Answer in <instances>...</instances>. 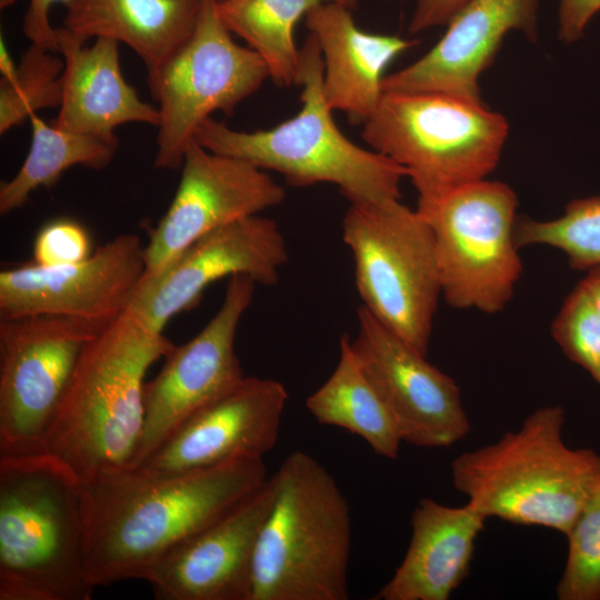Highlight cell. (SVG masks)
Instances as JSON below:
<instances>
[{"label": "cell", "instance_id": "obj_21", "mask_svg": "<svg viewBox=\"0 0 600 600\" xmlns=\"http://www.w3.org/2000/svg\"><path fill=\"white\" fill-rule=\"evenodd\" d=\"M57 41L64 67L54 127L107 140H119L114 130L124 123L158 127V108L141 100L122 74L119 42L97 38L87 46L62 27Z\"/></svg>", "mask_w": 600, "mask_h": 600}, {"label": "cell", "instance_id": "obj_15", "mask_svg": "<svg viewBox=\"0 0 600 600\" xmlns=\"http://www.w3.org/2000/svg\"><path fill=\"white\" fill-rule=\"evenodd\" d=\"M352 350L393 416L402 441L444 448L470 431L459 387L362 306Z\"/></svg>", "mask_w": 600, "mask_h": 600}, {"label": "cell", "instance_id": "obj_14", "mask_svg": "<svg viewBox=\"0 0 600 600\" xmlns=\"http://www.w3.org/2000/svg\"><path fill=\"white\" fill-rule=\"evenodd\" d=\"M287 262V243L277 222L247 217L204 234L160 270L144 274L128 309L163 332L173 316L193 308L219 279L246 274L257 284L273 286Z\"/></svg>", "mask_w": 600, "mask_h": 600}, {"label": "cell", "instance_id": "obj_27", "mask_svg": "<svg viewBox=\"0 0 600 600\" xmlns=\"http://www.w3.org/2000/svg\"><path fill=\"white\" fill-rule=\"evenodd\" d=\"M518 248L548 246L561 250L579 270L600 267V196L576 199L551 220L518 216L514 227Z\"/></svg>", "mask_w": 600, "mask_h": 600}, {"label": "cell", "instance_id": "obj_4", "mask_svg": "<svg viewBox=\"0 0 600 600\" xmlns=\"http://www.w3.org/2000/svg\"><path fill=\"white\" fill-rule=\"evenodd\" d=\"M322 74L321 50L309 34L299 49L301 109L294 117L251 132L234 130L210 117L199 126L194 140L212 152L279 172L293 187L334 184L350 203L400 199L407 170L340 131L323 97Z\"/></svg>", "mask_w": 600, "mask_h": 600}, {"label": "cell", "instance_id": "obj_1", "mask_svg": "<svg viewBox=\"0 0 600 600\" xmlns=\"http://www.w3.org/2000/svg\"><path fill=\"white\" fill-rule=\"evenodd\" d=\"M267 479L263 460L246 458L174 474L128 467L80 483L90 582L144 580L173 548Z\"/></svg>", "mask_w": 600, "mask_h": 600}, {"label": "cell", "instance_id": "obj_11", "mask_svg": "<svg viewBox=\"0 0 600 600\" xmlns=\"http://www.w3.org/2000/svg\"><path fill=\"white\" fill-rule=\"evenodd\" d=\"M100 330L61 316L0 319V457L40 452L78 359Z\"/></svg>", "mask_w": 600, "mask_h": 600}, {"label": "cell", "instance_id": "obj_26", "mask_svg": "<svg viewBox=\"0 0 600 600\" xmlns=\"http://www.w3.org/2000/svg\"><path fill=\"white\" fill-rule=\"evenodd\" d=\"M329 1L353 7L358 0H217L216 9L228 30L263 59L274 84L291 87L298 83L299 71L296 24Z\"/></svg>", "mask_w": 600, "mask_h": 600}, {"label": "cell", "instance_id": "obj_6", "mask_svg": "<svg viewBox=\"0 0 600 600\" xmlns=\"http://www.w3.org/2000/svg\"><path fill=\"white\" fill-rule=\"evenodd\" d=\"M272 479L249 600H347L351 517L336 479L303 451L290 453Z\"/></svg>", "mask_w": 600, "mask_h": 600}, {"label": "cell", "instance_id": "obj_18", "mask_svg": "<svg viewBox=\"0 0 600 600\" xmlns=\"http://www.w3.org/2000/svg\"><path fill=\"white\" fill-rule=\"evenodd\" d=\"M268 478L227 513L189 537L148 572L159 600H249L254 550L274 499Z\"/></svg>", "mask_w": 600, "mask_h": 600}, {"label": "cell", "instance_id": "obj_3", "mask_svg": "<svg viewBox=\"0 0 600 600\" xmlns=\"http://www.w3.org/2000/svg\"><path fill=\"white\" fill-rule=\"evenodd\" d=\"M561 406L530 413L516 431L450 464L454 488L486 519L570 530L600 482V454L566 444Z\"/></svg>", "mask_w": 600, "mask_h": 600}, {"label": "cell", "instance_id": "obj_9", "mask_svg": "<svg viewBox=\"0 0 600 600\" xmlns=\"http://www.w3.org/2000/svg\"><path fill=\"white\" fill-rule=\"evenodd\" d=\"M517 207L511 187L487 179L418 200L434 239L441 296L450 307L492 314L511 301L522 271Z\"/></svg>", "mask_w": 600, "mask_h": 600}, {"label": "cell", "instance_id": "obj_24", "mask_svg": "<svg viewBox=\"0 0 600 600\" xmlns=\"http://www.w3.org/2000/svg\"><path fill=\"white\" fill-rule=\"evenodd\" d=\"M306 407L316 421L362 438L376 454L398 457L403 442L398 424L360 366L348 334L340 338L334 370L306 399Z\"/></svg>", "mask_w": 600, "mask_h": 600}, {"label": "cell", "instance_id": "obj_32", "mask_svg": "<svg viewBox=\"0 0 600 600\" xmlns=\"http://www.w3.org/2000/svg\"><path fill=\"white\" fill-rule=\"evenodd\" d=\"M70 0H28L22 32L31 44L57 52V28L51 24L50 12L57 2L64 6Z\"/></svg>", "mask_w": 600, "mask_h": 600}, {"label": "cell", "instance_id": "obj_5", "mask_svg": "<svg viewBox=\"0 0 600 600\" xmlns=\"http://www.w3.org/2000/svg\"><path fill=\"white\" fill-rule=\"evenodd\" d=\"M80 482L43 453L0 457V600H89Z\"/></svg>", "mask_w": 600, "mask_h": 600}, {"label": "cell", "instance_id": "obj_12", "mask_svg": "<svg viewBox=\"0 0 600 600\" xmlns=\"http://www.w3.org/2000/svg\"><path fill=\"white\" fill-rule=\"evenodd\" d=\"M256 282L229 278L223 301L189 341L174 346L159 373L143 389V427L131 467L139 466L193 414L232 390L243 378L234 342Z\"/></svg>", "mask_w": 600, "mask_h": 600}, {"label": "cell", "instance_id": "obj_34", "mask_svg": "<svg viewBox=\"0 0 600 600\" xmlns=\"http://www.w3.org/2000/svg\"><path fill=\"white\" fill-rule=\"evenodd\" d=\"M467 0H417L409 22V33L447 24Z\"/></svg>", "mask_w": 600, "mask_h": 600}, {"label": "cell", "instance_id": "obj_7", "mask_svg": "<svg viewBox=\"0 0 600 600\" xmlns=\"http://www.w3.org/2000/svg\"><path fill=\"white\" fill-rule=\"evenodd\" d=\"M509 134L507 119L483 101L441 92L383 91L362 139L407 170L419 200L486 179Z\"/></svg>", "mask_w": 600, "mask_h": 600}, {"label": "cell", "instance_id": "obj_13", "mask_svg": "<svg viewBox=\"0 0 600 600\" xmlns=\"http://www.w3.org/2000/svg\"><path fill=\"white\" fill-rule=\"evenodd\" d=\"M144 272V247L134 233L119 234L72 264L7 268L0 271V319L61 316L102 329L128 309Z\"/></svg>", "mask_w": 600, "mask_h": 600}, {"label": "cell", "instance_id": "obj_29", "mask_svg": "<svg viewBox=\"0 0 600 600\" xmlns=\"http://www.w3.org/2000/svg\"><path fill=\"white\" fill-rule=\"evenodd\" d=\"M566 536L568 553L557 598L600 600V482Z\"/></svg>", "mask_w": 600, "mask_h": 600}, {"label": "cell", "instance_id": "obj_35", "mask_svg": "<svg viewBox=\"0 0 600 600\" xmlns=\"http://www.w3.org/2000/svg\"><path fill=\"white\" fill-rule=\"evenodd\" d=\"M0 83H11L18 76V66L14 64L3 38L0 41Z\"/></svg>", "mask_w": 600, "mask_h": 600}, {"label": "cell", "instance_id": "obj_36", "mask_svg": "<svg viewBox=\"0 0 600 600\" xmlns=\"http://www.w3.org/2000/svg\"><path fill=\"white\" fill-rule=\"evenodd\" d=\"M582 281L586 284L600 317V267L589 270L588 276Z\"/></svg>", "mask_w": 600, "mask_h": 600}, {"label": "cell", "instance_id": "obj_2", "mask_svg": "<svg viewBox=\"0 0 600 600\" xmlns=\"http://www.w3.org/2000/svg\"><path fill=\"white\" fill-rule=\"evenodd\" d=\"M173 347L123 311L84 346L39 453L80 483L131 467L143 427L144 376Z\"/></svg>", "mask_w": 600, "mask_h": 600}, {"label": "cell", "instance_id": "obj_30", "mask_svg": "<svg viewBox=\"0 0 600 600\" xmlns=\"http://www.w3.org/2000/svg\"><path fill=\"white\" fill-rule=\"evenodd\" d=\"M551 334L566 357L600 386V317L583 281L562 303Z\"/></svg>", "mask_w": 600, "mask_h": 600}, {"label": "cell", "instance_id": "obj_16", "mask_svg": "<svg viewBox=\"0 0 600 600\" xmlns=\"http://www.w3.org/2000/svg\"><path fill=\"white\" fill-rule=\"evenodd\" d=\"M176 194L144 247V274L154 273L204 234L279 206L286 190L266 170L188 146Z\"/></svg>", "mask_w": 600, "mask_h": 600}, {"label": "cell", "instance_id": "obj_31", "mask_svg": "<svg viewBox=\"0 0 600 600\" xmlns=\"http://www.w3.org/2000/svg\"><path fill=\"white\" fill-rule=\"evenodd\" d=\"M91 253V240L86 228L74 220L57 219L38 232L32 262L41 267H60L82 261Z\"/></svg>", "mask_w": 600, "mask_h": 600}, {"label": "cell", "instance_id": "obj_19", "mask_svg": "<svg viewBox=\"0 0 600 600\" xmlns=\"http://www.w3.org/2000/svg\"><path fill=\"white\" fill-rule=\"evenodd\" d=\"M539 0H467L440 40L411 64L384 77L383 91L441 92L482 101L479 79L504 37L538 39Z\"/></svg>", "mask_w": 600, "mask_h": 600}, {"label": "cell", "instance_id": "obj_20", "mask_svg": "<svg viewBox=\"0 0 600 600\" xmlns=\"http://www.w3.org/2000/svg\"><path fill=\"white\" fill-rule=\"evenodd\" d=\"M344 2H323L304 17V24L321 50L322 91L332 111L344 112L363 124L383 94L384 70L416 41L360 29Z\"/></svg>", "mask_w": 600, "mask_h": 600}, {"label": "cell", "instance_id": "obj_23", "mask_svg": "<svg viewBox=\"0 0 600 600\" xmlns=\"http://www.w3.org/2000/svg\"><path fill=\"white\" fill-rule=\"evenodd\" d=\"M202 0H70L62 28L82 42L128 46L154 73L191 37Z\"/></svg>", "mask_w": 600, "mask_h": 600}, {"label": "cell", "instance_id": "obj_28", "mask_svg": "<svg viewBox=\"0 0 600 600\" xmlns=\"http://www.w3.org/2000/svg\"><path fill=\"white\" fill-rule=\"evenodd\" d=\"M54 51L31 44L18 64L17 79L0 83V133L62 100L63 59Z\"/></svg>", "mask_w": 600, "mask_h": 600}, {"label": "cell", "instance_id": "obj_33", "mask_svg": "<svg viewBox=\"0 0 600 600\" xmlns=\"http://www.w3.org/2000/svg\"><path fill=\"white\" fill-rule=\"evenodd\" d=\"M600 11V0H560L558 38L564 43L580 40L590 20Z\"/></svg>", "mask_w": 600, "mask_h": 600}, {"label": "cell", "instance_id": "obj_25", "mask_svg": "<svg viewBox=\"0 0 600 600\" xmlns=\"http://www.w3.org/2000/svg\"><path fill=\"white\" fill-rule=\"evenodd\" d=\"M31 142L18 172L0 186V214L21 207L39 188H51L68 169L81 166L101 170L108 167L118 150L119 140L63 130L48 124L38 113L29 118Z\"/></svg>", "mask_w": 600, "mask_h": 600}, {"label": "cell", "instance_id": "obj_22", "mask_svg": "<svg viewBox=\"0 0 600 600\" xmlns=\"http://www.w3.org/2000/svg\"><path fill=\"white\" fill-rule=\"evenodd\" d=\"M486 518L469 503L459 507L422 498L411 517V539L377 600H447L469 574Z\"/></svg>", "mask_w": 600, "mask_h": 600}, {"label": "cell", "instance_id": "obj_8", "mask_svg": "<svg viewBox=\"0 0 600 600\" xmlns=\"http://www.w3.org/2000/svg\"><path fill=\"white\" fill-rule=\"evenodd\" d=\"M342 240L362 307L427 356L441 282L432 230L400 199L350 203Z\"/></svg>", "mask_w": 600, "mask_h": 600}, {"label": "cell", "instance_id": "obj_10", "mask_svg": "<svg viewBox=\"0 0 600 600\" xmlns=\"http://www.w3.org/2000/svg\"><path fill=\"white\" fill-rule=\"evenodd\" d=\"M216 2L202 0L191 37L147 76L160 116L153 161L157 169H179L199 126L217 111L232 113L269 78L263 59L233 40Z\"/></svg>", "mask_w": 600, "mask_h": 600}, {"label": "cell", "instance_id": "obj_17", "mask_svg": "<svg viewBox=\"0 0 600 600\" xmlns=\"http://www.w3.org/2000/svg\"><path fill=\"white\" fill-rule=\"evenodd\" d=\"M287 400L281 382L244 377L133 468L174 474L237 459H262L277 443Z\"/></svg>", "mask_w": 600, "mask_h": 600}]
</instances>
